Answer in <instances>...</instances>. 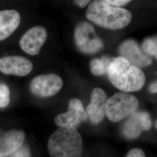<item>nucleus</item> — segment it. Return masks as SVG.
<instances>
[{
  "mask_svg": "<svg viewBox=\"0 0 157 157\" xmlns=\"http://www.w3.org/2000/svg\"><path fill=\"white\" fill-rule=\"evenodd\" d=\"M152 121L148 112L137 111L129 116L122 128L124 137L128 139H135L140 136L143 131L151 128Z\"/></svg>",
  "mask_w": 157,
  "mask_h": 157,
  "instance_id": "7",
  "label": "nucleus"
},
{
  "mask_svg": "<svg viewBox=\"0 0 157 157\" xmlns=\"http://www.w3.org/2000/svg\"><path fill=\"white\" fill-rule=\"evenodd\" d=\"M86 15L96 25L111 30L126 27L132 19V13L129 11L111 6L105 1L97 0L90 2Z\"/></svg>",
  "mask_w": 157,
  "mask_h": 157,
  "instance_id": "2",
  "label": "nucleus"
},
{
  "mask_svg": "<svg viewBox=\"0 0 157 157\" xmlns=\"http://www.w3.org/2000/svg\"><path fill=\"white\" fill-rule=\"evenodd\" d=\"M139 104L134 95L124 92L117 93L107 100L105 115L111 121L118 122L135 113Z\"/></svg>",
  "mask_w": 157,
  "mask_h": 157,
  "instance_id": "4",
  "label": "nucleus"
},
{
  "mask_svg": "<svg viewBox=\"0 0 157 157\" xmlns=\"http://www.w3.org/2000/svg\"><path fill=\"white\" fill-rule=\"evenodd\" d=\"M119 51L121 56L136 67H146L151 64L150 57L141 50L135 40H127L124 41L120 45Z\"/></svg>",
  "mask_w": 157,
  "mask_h": 157,
  "instance_id": "10",
  "label": "nucleus"
},
{
  "mask_svg": "<svg viewBox=\"0 0 157 157\" xmlns=\"http://www.w3.org/2000/svg\"><path fill=\"white\" fill-rule=\"evenodd\" d=\"M75 43L78 49L86 54H93L103 47V43L95 33L94 26L87 22L78 23L75 30Z\"/></svg>",
  "mask_w": 157,
  "mask_h": 157,
  "instance_id": "5",
  "label": "nucleus"
},
{
  "mask_svg": "<svg viewBox=\"0 0 157 157\" xmlns=\"http://www.w3.org/2000/svg\"><path fill=\"white\" fill-rule=\"evenodd\" d=\"M22 131L12 130L4 132L0 130V157L14 154L22 146L25 140Z\"/></svg>",
  "mask_w": 157,
  "mask_h": 157,
  "instance_id": "13",
  "label": "nucleus"
},
{
  "mask_svg": "<svg viewBox=\"0 0 157 157\" xmlns=\"http://www.w3.org/2000/svg\"><path fill=\"white\" fill-rule=\"evenodd\" d=\"M107 74L111 83L124 93L141 90L146 82L145 75L140 69L121 56L112 59Z\"/></svg>",
  "mask_w": 157,
  "mask_h": 157,
  "instance_id": "1",
  "label": "nucleus"
},
{
  "mask_svg": "<svg viewBox=\"0 0 157 157\" xmlns=\"http://www.w3.org/2000/svg\"><path fill=\"white\" fill-rule=\"evenodd\" d=\"M13 157H31L28 147L26 146H23L20 148L14 153Z\"/></svg>",
  "mask_w": 157,
  "mask_h": 157,
  "instance_id": "18",
  "label": "nucleus"
},
{
  "mask_svg": "<svg viewBox=\"0 0 157 157\" xmlns=\"http://www.w3.org/2000/svg\"><path fill=\"white\" fill-rule=\"evenodd\" d=\"M62 84L61 78L55 74L40 75L33 79L30 89L35 95L48 97L57 93L62 88Z\"/></svg>",
  "mask_w": 157,
  "mask_h": 157,
  "instance_id": "8",
  "label": "nucleus"
},
{
  "mask_svg": "<svg viewBox=\"0 0 157 157\" xmlns=\"http://www.w3.org/2000/svg\"><path fill=\"white\" fill-rule=\"evenodd\" d=\"M126 157H146L144 152L140 148H136L131 150L127 154Z\"/></svg>",
  "mask_w": 157,
  "mask_h": 157,
  "instance_id": "19",
  "label": "nucleus"
},
{
  "mask_svg": "<svg viewBox=\"0 0 157 157\" xmlns=\"http://www.w3.org/2000/svg\"><path fill=\"white\" fill-rule=\"evenodd\" d=\"M105 1L111 6L117 7L126 5L130 2V1L128 0H107Z\"/></svg>",
  "mask_w": 157,
  "mask_h": 157,
  "instance_id": "20",
  "label": "nucleus"
},
{
  "mask_svg": "<svg viewBox=\"0 0 157 157\" xmlns=\"http://www.w3.org/2000/svg\"><path fill=\"white\" fill-rule=\"evenodd\" d=\"M32 69V63L23 56H6L0 59V71L6 75L24 76L28 75Z\"/></svg>",
  "mask_w": 157,
  "mask_h": 157,
  "instance_id": "11",
  "label": "nucleus"
},
{
  "mask_svg": "<svg viewBox=\"0 0 157 157\" xmlns=\"http://www.w3.org/2000/svg\"><path fill=\"white\" fill-rule=\"evenodd\" d=\"M74 2L77 4L78 6L80 8H84L86 6H87L89 2H90V1H87V0H78V1H75Z\"/></svg>",
  "mask_w": 157,
  "mask_h": 157,
  "instance_id": "21",
  "label": "nucleus"
},
{
  "mask_svg": "<svg viewBox=\"0 0 157 157\" xmlns=\"http://www.w3.org/2000/svg\"><path fill=\"white\" fill-rule=\"evenodd\" d=\"M47 37V33L42 26H35L29 29L20 40L19 45L24 52L30 56L39 53Z\"/></svg>",
  "mask_w": 157,
  "mask_h": 157,
  "instance_id": "9",
  "label": "nucleus"
},
{
  "mask_svg": "<svg viewBox=\"0 0 157 157\" xmlns=\"http://www.w3.org/2000/svg\"><path fill=\"white\" fill-rule=\"evenodd\" d=\"M149 90L150 91V92H151L152 93H157V81L150 84V86L149 87Z\"/></svg>",
  "mask_w": 157,
  "mask_h": 157,
  "instance_id": "22",
  "label": "nucleus"
},
{
  "mask_svg": "<svg viewBox=\"0 0 157 157\" xmlns=\"http://www.w3.org/2000/svg\"><path fill=\"white\" fill-rule=\"evenodd\" d=\"M111 60L112 59L107 56L92 59L90 62V70L91 73L95 76H100L107 73Z\"/></svg>",
  "mask_w": 157,
  "mask_h": 157,
  "instance_id": "15",
  "label": "nucleus"
},
{
  "mask_svg": "<svg viewBox=\"0 0 157 157\" xmlns=\"http://www.w3.org/2000/svg\"><path fill=\"white\" fill-rule=\"evenodd\" d=\"M143 50L146 54L157 59V36L145 40L143 43Z\"/></svg>",
  "mask_w": 157,
  "mask_h": 157,
  "instance_id": "16",
  "label": "nucleus"
},
{
  "mask_svg": "<svg viewBox=\"0 0 157 157\" xmlns=\"http://www.w3.org/2000/svg\"><path fill=\"white\" fill-rule=\"evenodd\" d=\"M87 119V115L82 102L78 98H72L69 102L67 112L58 115L55 122L62 128L75 129Z\"/></svg>",
  "mask_w": 157,
  "mask_h": 157,
  "instance_id": "6",
  "label": "nucleus"
},
{
  "mask_svg": "<svg viewBox=\"0 0 157 157\" xmlns=\"http://www.w3.org/2000/svg\"><path fill=\"white\" fill-rule=\"evenodd\" d=\"M10 101V91L4 83H0V108L6 107Z\"/></svg>",
  "mask_w": 157,
  "mask_h": 157,
  "instance_id": "17",
  "label": "nucleus"
},
{
  "mask_svg": "<svg viewBox=\"0 0 157 157\" xmlns=\"http://www.w3.org/2000/svg\"><path fill=\"white\" fill-rule=\"evenodd\" d=\"M21 23V16L15 10L0 11V41L4 40L17 29Z\"/></svg>",
  "mask_w": 157,
  "mask_h": 157,
  "instance_id": "14",
  "label": "nucleus"
},
{
  "mask_svg": "<svg viewBox=\"0 0 157 157\" xmlns=\"http://www.w3.org/2000/svg\"><path fill=\"white\" fill-rule=\"evenodd\" d=\"M155 126L156 129H157V120L155 121Z\"/></svg>",
  "mask_w": 157,
  "mask_h": 157,
  "instance_id": "23",
  "label": "nucleus"
},
{
  "mask_svg": "<svg viewBox=\"0 0 157 157\" xmlns=\"http://www.w3.org/2000/svg\"><path fill=\"white\" fill-rule=\"evenodd\" d=\"M48 148L52 157H82V138L76 129L61 128L51 136Z\"/></svg>",
  "mask_w": 157,
  "mask_h": 157,
  "instance_id": "3",
  "label": "nucleus"
},
{
  "mask_svg": "<svg viewBox=\"0 0 157 157\" xmlns=\"http://www.w3.org/2000/svg\"><path fill=\"white\" fill-rule=\"evenodd\" d=\"M107 94L100 88H94L90 96V102L87 107V115L91 122L94 124L100 123L105 115Z\"/></svg>",
  "mask_w": 157,
  "mask_h": 157,
  "instance_id": "12",
  "label": "nucleus"
}]
</instances>
